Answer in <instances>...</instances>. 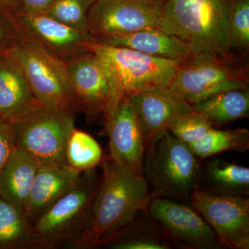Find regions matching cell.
I'll use <instances>...</instances> for the list:
<instances>
[{"label":"cell","instance_id":"23","mask_svg":"<svg viewBox=\"0 0 249 249\" xmlns=\"http://www.w3.org/2000/svg\"><path fill=\"white\" fill-rule=\"evenodd\" d=\"M32 228L22 208L0 197V249H34Z\"/></svg>","mask_w":249,"mask_h":249},{"label":"cell","instance_id":"13","mask_svg":"<svg viewBox=\"0 0 249 249\" xmlns=\"http://www.w3.org/2000/svg\"><path fill=\"white\" fill-rule=\"evenodd\" d=\"M11 18L21 36L37 42L63 61L89 52L88 42L93 40L89 34L80 32L45 14L18 12Z\"/></svg>","mask_w":249,"mask_h":249},{"label":"cell","instance_id":"1","mask_svg":"<svg viewBox=\"0 0 249 249\" xmlns=\"http://www.w3.org/2000/svg\"><path fill=\"white\" fill-rule=\"evenodd\" d=\"M101 182L86 229L74 246L92 248L107 246L124 231L152 198L142 175L104 157L99 165Z\"/></svg>","mask_w":249,"mask_h":249},{"label":"cell","instance_id":"10","mask_svg":"<svg viewBox=\"0 0 249 249\" xmlns=\"http://www.w3.org/2000/svg\"><path fill=\"white\" fill-rule=\"evenodd\" d=\"M147 211L173 247L224 248L211 226L191 204L154 196L149 202Z\"/></svg>","mask_w":249,"mask_h":249},{"label":"cell","instance_id":"5","mask_svg":"<svg viewBox=\"0 0 249 249\" xmlns=\"http://www.w3.org/2000/svg\"><path fill=\"white\" fill-rule=\"evenodd\" d=\"M11 122L16 148L40 165H67L66 146L75 128L74 113L37 103Z\"/></svg>","mask_w":249,"mask_h":249},{"label":"cell","instance_id":"18","mask_svg":"<svg viewBox=\"0 0 249 249\" xmlns=\"http://www.w3.org/2000/svg\"><path fill=\"white\" fill-rule=\"evenodd\" d=\"M196 190L221 196H249V168L224 159L199 161Z\"/></svg>","mask_w":249,"mask_h":249},{"label":"cell","instance_id":"22","mask_svg":"<svg viewBox=\"0 0 249 249\" xmlns=\"http://www.w3.org/2000/svg\"><path fill=\"white\" fill-rule=\"evenodd\" d=\"M107 246L114 249H171L147 210L142 211L120 235Z\"/></svg>","mask_w":249,"mask_h":249},{"label":"cell","instance_id":"2","mask_svg":"<svg viewBox=\"0 0 249 249\" xmlns=\"http://www.w3.org/2000/svg\"><path fill=\"white\" fill-rule=\"evenodd\" d=\"M232 0H163L158 28L179 37L195 53L234 61L229 44Z\"/></svg>","mask_w":249,"mask_h":249},{"label":"cell","instance_id":"32","mask_svg":"<svg viewBox=\"0 0 249 249\" xmlns=\"http://www.w3.org/2000/svg\"><path fill=\"white\" fill-rule=\"evenodd\" d=\"M21 0H0V14L12 17L17 14Z\"/></svg>","mask_w":249,"mask_h":249},{"label":"cell","instance_id":"11","mask_svg":"<svg viewBox=\"0 0 249 249\" xmlns=\"http://www.w3.org/2000/svg\"><path fill=\"white\" fill-rule=\"evenodd\" d=\"M191 205L215 232L224 248L249 249V197L196 190Z\"/></svg>","mask_w":249,"mask_h":249},{"label":"cell","instance_id":"26","mask_svg":"<svg viewBox=\"0 0 249 249\" xmlns=\"http://www.w3.org/2000/svg\"><path fill=\"white\" fill-rule=\"evenodd\" d=\"M95 0H53L45 13L49 17L80 31L88 32V12Z\"/></svg>","mask_w":249,"mask_h":249},{"label":"cell","instance_id":"27","mask_svg":"<svg viewBox=\"0 0 249 249\" xmlns=\"http://www.w3.org/2000/svg\"><path fill=\"white\" fill-rule=\"evenodd\" d=\"M231 52L247 55L249 50V0H232L229 22Z\"/></svg>","mask_w":249,"mask_h":249},{"label":"cell","instance_id":"15","mask_svg":"<svg viewBox=\"0 0 249 249\" xmlns=\"http://www.w3.org/2000/svg\"><path fill=\"white\" fill-rule=\"evenodd\" d=\"M147 144L155 136L167 129L175 117L193 110L191 105L179 97L169 87H155L128 98Z\"/></svg>","mask_w":249,"mask_h":249},{"label":"cell","instance_id":"7","mask_svg":"<svg viewBox=\"0 0 249 249\" xmlns=\"http://www.w3.org/2000/svg\"><path fill=\"white\" fill-rule=\"evenodd\" d=\"M88 51L98 55L107 67L120 100L155 87H169L181 62L157 58L124 47L88 44Z\"/></svg>","mask_w":249,"mask_h":249},{"label":"cell","instance_id":"33","mask_svg":"<svg viewBox=\"0 0 249 249\" xmlns=\"http://www.w3.org/2000/svg\"><path fill=\"white\" fill-rule=\"evenodd\" d=\"M145 2L148 3V4L154 5V6H159L160 8L163 0H143Z\"/></svg>","mask_w":249,"mask_h":249},{"label":"cell","instance_id":"24","mask_svg":"<svg viewBox=\"0 0 249 249\" xmlns=\"http://www.w3.org/2000/svg\"><path fill=\"white\" fill-rule=\"evenodd\" d=\"M188 145L201 160L227 151L243 154L249 150V131L242 127L226 130L213 127L202 138Z\"/></svg>","mask_w":249,"mask_h":249},{"label":"cell","instance_id":"29","mask_svg":"<svg viewBox=\"0 0 249 249\" xmlns=\"http://www.w3.org/2000/svg\"><path fill=\"white\" fill-rule=\"evenodd\" d=\"M21 38L12 18L0 14V58L8 55Z\"/></svg>","mask_w":249,"mask_h":249},{"label":"cell","instance_id":"3","mask_svg":"<svg viewBox=\"0 0 249 249\" xmlns=\"http://www.w3.org/2000/svg\"><path fill=\"white\" fill-rule=\"evenodd\" d=\"M200 160L188 144L174 137L168 129L157 134L147 144L142 163V175L152 197L191 204Z\"/></svg>","mask_w":249,"mask_h":249},{"label":"cell","instance_id":"20","mask_svg":"<svg viewBox=\"0 0 249 249\" xmlns=\"http://www.w3.org/2000/svg\"><path fill=\"white\" fill-rule=\"evenodd\" d=\"M40 165L16 148L0 168V197L22 208Z\"/></svg>","mask_w":249,"mask_h":249},{"label":"cell","instance_id":"19","mask_svg":"<svg viewBox=\"0 0 249 249\" xmlns=\"http://www.w3.org/2000/svg\"><path fill=\"white\" fill-rule=\"evenodd\" d=\"M37 103L17 62L0 58V117L14 120Z\"/></svg>","mask_w":249,"mask_h":249},{"label":"cell","instance_id":"28","mask_svg":"<svg viewBox=\"0 0 249 249\" xmlns=\"http://www.w3.org/2000/svg\"><path fill=\"white\" fill-rule=\"evenodd\" d=\"M213 127L202 114L193 110L175 117L167 129L178 140L190 144L202 138Z\"/></svg>","mask_w":249,"mask_h":249},{"label":"cell","instance_id":"9","mask_svg":"<svg viewBox=\"0 0 249 249\" xmlns=\"http://www.w3.org/2000/svg\"><path fill=\"white\" fill-rule=\"evenodd\" d=\"M68 70L77 111L89 119L107 120L121 100L107 67L92 52L65 61Z\"/></svg>","mask_w":249,"mask_h":249},{"label":"cell","instance_id":"8","mask_svg":"<svg viewBox=\"0 0 249 249\" xmlns=\"http://www.w3.org/2000/svg\"><path fill=\"white\" fill-rule=\"evenodd\" d=\"M249 83L248 65L196 53L180 64L169 88L192 106L223 91L249 88Z\"/></svg>","mask_w":249,"mask_h":249},{"label":"cell","instance_id":"21","mask_svg":"<svg viewBox=\"0 0 249 249\" xmlns=\"http://www.w3.org/2000/svg\"><path fill=\"white\" fill-rule=\"evenodd\" d=\"M211 123L219 127L249 117V89L229 90L192 105Z\"/></svg>","mask_w":249,"mask_h":249},{"label":"cell","instance_id":"31","mask_svg":"<svg viewBox=\"0 0 249 249\" xmlns=\"http://www.w3.org/2000/svg\"><path fill=\"white\" fill-rule=\"evenodd\" d=\"M53 1V0H21L18 12L43 14Z\"/></svg>","mask_w":249,"mask_h":249},{"label":"cell","instance_id":"6","mask_svg":"<svg viewBox=\"0 0 249 249\" xmlns=\"http://www.w3.org/2000/svg\"><path fill=\"white\" fill-rule=\"evenodd\" d=\"M21 37L6 56L14 59L20 67L36 101L45 107L76 112L65 62L35 41Z\"/></svg>","mask_w":249,"mask_h":249},{"label":"cell","instance_id":"12","mask_svg":"<svg viewBox=\"0 0 249 249\" xmlns=\"http://www.w3.org/2000/svg\"><path fill=\"white\" fill-rule=\"evenodd\" d=\"M160 7L143 0H95L88 16L94 40L158 28Z\"/></svg>","mask_w":249,"mask_h":249},{"label":"cell","instance_id":"25","mask_svg":"<svg viewBox=\"0 0 249 249\" xmlns=\"http://www.w3.org/2000/svg\"><path fill=\"white\" fill-rule=\"evenodd\" d=\"M103 158L102 147L92 136L76 127L72 130L66 146L69 166L83 173L97 168Z\"/></svg>","mask_w":249,"mask_h":249},{"label":"cell","instance_id":"30","mask_svg":"<svg viewBox=\"0 0 249 249\" xmlns=\"http://www.w3.org/2000/svg\"><path fill=\"white\" fill-rule=\"evenodd\" d=\"M15 149L12 122L9 119L0 117V168L9 158Z\"/></svg>","mask_w":249,"mask_h":249},{"label":"cell","instance_id":"17","mask_svg":"<svg viewBox=\"0 0 249 249\" xmlns=\"http://www.w3.org/2000/svg\"><path fill=\"white\" fill-rule=\"evenodd\" d=\"M94 40L103 45L124 47L157 58L181 62L196 53L191 46L179 37L157 27Z\"/></svg>","mask_w":249,"mask_h":249},{"label":"cell","instance_id":"14","mask_svg":"<svg viewBox=\"0 0 249 249\" xmlns=\"http://www.w3.org/2000/svg\"><path fill=\"white\" fill-rule=\"evenodd\" d=\"M105 124L109 137V158L142 175L145 142L138 118L128 98L121 100Z\"/></svg>","mask_w":249,"mask_h":249},{"label":"cell","instance_id":"16","mask_svg":"<svg viewBox=\"0 0 249 249\" xmlns=\"http://www.w3.org/2000/svg\"><path fill=\"white\" fill-rule=\"evenodd\" d=\"M82 173L67 165H40L23 211L31 224L79 183Z\"/></svg>","mask_w":249,"mask_h":249},{"label":"cell","instance_id":"4","mask_svg":"<svg viewBox=\"0 0 249 249\" xmlns=\"http://www.w3.org/2000/svg\"><path fill=\"white\" fill-rule=\"evenodd\" d=\"M101 182L96 168L82 173L79 183L33 223L34 249L76 243L89 222Z\"/></svg>","mask_w":249,"mask_h":249}]
</instances>
